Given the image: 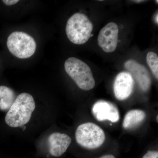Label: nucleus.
<instances>
[{"label":"nucleus","mask_w":158,"mask_h":158,"mask_svg":"<svg viewBox=\"0 0 158 158\" xmlns=\"http://www.w3.org/2000/svg\"><path fill=\"white\" fill-rule=\"evenodd\" d=\"M134 80L129 73H120L115 78L113 85L114 94L117 99L124 100L131 95L134 88Z\"/></svg>","instance_id":"8"},{"label":"nucleus","mask_w":158,"mask_h":158,"mask_svg":"<svg viewBox=\"0 0 158 158\" xmlns=\"http://www.w3.org/2000/svg\"><path fill=\"white\" fill-rule=\"evenodd\" d=\"M158 12H157V13L156 14L155 16V21L156 23L158 24Z\"/></svg>","instance_id":"17"},{"label":"nucleus","mask_w":158,"mask_h":158,"mask_svg":"<svg viewBox=\"0 0 158 158\" xmlns=\"http://www.w3.org/2000/svg\"><path fill=\"white\" fill-rule=\"evenodd\" d=\"M66 72L82 90H89L94 88L95 80L89 66L81 60L70 57L65 61Z\"/></svg>","instance_id":"3"},{"label":"nucleus","mask_w":158,"mask_h":158,"mask_svg":"<svg viewBox=\"0 0 158 158\" xmlns=\"http://www.w3.org/2000/svg\"><path fill=\"white\" fill-rule=\"evenodd\" d=\"M146 60L152 71L154 75L157 79L158 78V55L152 52L148 53L146 56Z\"/></svg>","instance_id":"13"},{"label":"nucleus","mask_w":158,"mask_h":158,"mask_svg":"<svg viewBox=\"0 0 158 158\" xmlns=\"http://www.w3.org/2000/svg\"><path fill=\"white\" fill-rule=\"evenodd\" d=\"M76 140L81 147L94 149L103 144L106 135L103 130L92 123H85L79 125L76 131Z\"/></svg>","instance_id":"4"},{"label":"nucleus","mask_w":158,"mask_h":158,"mask_svg":"<svg viewBox=\"0 0 158 158\" xmlns=\"http://www.w3.org/2000/svg\"><path fill=\"white\" fill-rule=\"evenodd\" d=\"M146 117L144 111L139 110H133L128 111L123 119V126L126 130H132L138 127Z\"/></svg>","instance_id":"11"},{"label":"nucleus","mask_w":158,"mask_h":158,"mask_svg":"<svg viewBox=\"0 0 158 158\" xmlns=\"http://www.w3.org/2000/svg\"><path fill=\"white\" fill-rule=\"evenodd\" d=\"M118 34V26L116 23H109L102 28L99 33L98 42L104 52L110 53L116 50Z\"/></svg>","instance_id":"6"},{"label":"nucleus","mask_w":158,"mask_h":158,"mask_svg":"<svg viewBox=\"0 0 158 158\" xmlns=\"http://www.w3.org/2000/svg\"><path fill=\"white\" fill-rule=\"evenodd\" d=\"M142 158H158L157 151H148Z\"/></svg>","instance_id":"14"},{"label":"nucleus","mask_w":158,"mask_h":158,"mask_svg":"<svg viewBox=\"0 0 158 158\" xmlns=\"http://www.w3.org/2000/svg\"><path fill=\"white\" fill-rule=\"evenodd\" d=\"M156 2H157V4H158V1H156Z\"/></svg>","instance_id":"20"},{"label":"nucleus","mask_w":158,"mask_h":158,"mask_svg":"<svg viewBox=\"0 0 158 158\" xmlns=\"http://www.w3.org/2000/svg\"><path fill=\"white\" fill-rule=\"evenodd\" d=\"M156 119H157V122H158V115H157V116Z\"/></svg>","instance_id":"19"},{"label":"nucleus","mask_w":158,"mask_h":158,"mask_svg":"<svg viewBox=\"0 0 158 158\" xmlns=\"http://www.w3.org/2000/svg\"><path fill=\"white\" fill-rule=\"evenodd\" d=\"M93 29V24L85 15L76 13L68 19L65 32L71 42L76 44H83L91 37Z\"/></svg>","instance_id":"2"},{"label":"nucleus","mask_w":158,"mask_h":158,"mask_svg":"<svg viewBox=\"0 0 158 158\" xmlns=\"http://www.w3.org/2000/svg\"><path fill=\"white\" fill-rule=\"evenodd\" d=\"M14 90L6 86H0V110L8 111L16 99Z\"/></svg>","instance_id":"12"},{"label":"nucleus","mask_w":158,"mask_h":158,"mask_svg":"<svg viewBox=\"0 0 158 158\" xmlns=\"http://www.w3.org/2000/svg\"><path fill=\"white\" fill-rule=\"evenodd\" d=\"M7 45L9 52L19 59H26L32 56L36 50L34 38L23 32L15 31L7 39Z\"/></svg>","instance_id":"5"},{"label":"nucleus","mask_w":158,"mask_h":158,"mask_svg":"<svg viewBox=\"0 0 158 158\" xmlns=\"http://www.w3.org/2000/svg\"><path fill=\"white\" fill-rule=\"evenodd\" d=\"M18 0H3L2 2L7 6H13L18 2Z\"/></svg>","instance_id":"15"},{"label":"nucleus","mask_w":158,"mask_h":158,"mask_svg":"<svg viewBox=\"0 0 158 158\" xmlns=\"http://www.w3.org/2000/svg\"><path fill=\"white\" fill-rule=\"evenodd\" d=\"M144 1H142V0H141V1H133V2H135V3H141L142 2H144Z\"/></svg>","instance_id":"18"},{"label":"nucleus","mask_w":158,"mask_h":158,"mask_svg":"<svg viewBox=\"0 0 158 158\" xmlns=\"http://www.w3.org/2000/svg\"><path fill=\"white\" fill-rule=\"evenodd\" d=\"M71 141V138L66 134L59 132L51 134L48 138L50 155L55 157L61 156L67 151Z\"/></svg>","instance_id":"10"},{"label":"nucleus","mask_w":158,"mask_h":158,"mask_svg":"<svg viewBox=\"0 0 158 158\" xmlns=\"http://www.w3.org/2000/svg\"><path fill=\"white\" fill-rule=\"evenodd\" d=\"M124 66L135 78L140 88L143 91L149 90L151 84L150 76L144 65L133 60L130 59L125 63Z\"/></svg>","instance_id":"9"},{"label":"nucleus","mask_w":158,"mask_h":158,"mask_svg":"<svg viewBox=\"0 0 158 158\" xmlns=\"http://www.w3.org/2000/svg\"><path fill=\"white\" fill-rule=\"evenodd\" d=\"M100 158H116L113 155H106L102 156Z\"/></svg>","instance_id":"16"},{"label":"nucleus","mask_w":158,"mask_h":158,"mask_svg":"<svg viewBox=\"0 0 158 158\" xmlns=\"http://www.w3.org/2000/svg\"><path fill=\"white\" fill-rule=\"evenodd\" d=\"M35 108L34 98L31 94H20L7 112L5 118L6 124L14 128L24 125L30 121Z\"/></svg>","instance_id":"1"},{"label":"nucleus","mask_w":158,"mask_h":158,"mask_svg":"<svg viewBox=\"0 0 158 158\" xmlns=\"http://www.w3.org/2000/svg\"><path fill=\"white\" fill-rule=\"evenodd\" d=\"M92 113L98 121L108 120L112 123H116L119 119V112L116 106L106 101L96 102L92 106Z\"/></svg>","instance_id":"7"}]
</instances>
